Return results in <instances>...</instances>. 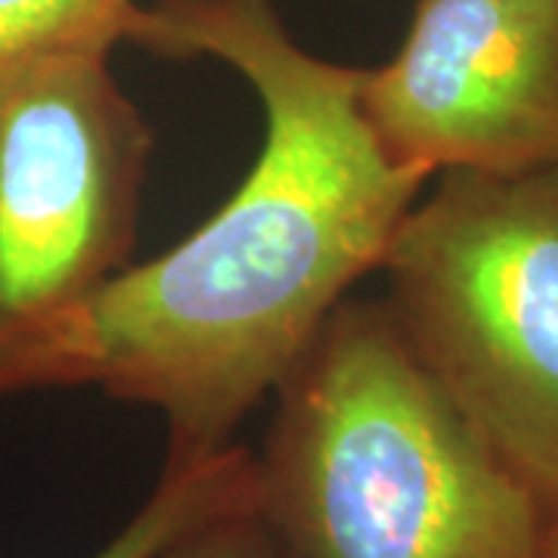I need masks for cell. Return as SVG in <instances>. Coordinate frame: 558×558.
<instances>
[{
    "mask_svg": "<svg viewBox=\"0 0 558 558\" xmlns=\"http://www.w3.org/2000/svg\"><path fill=\"white\" fill-rule=\"evenodd\" d=\"M381 270L418 363L558 521V161L438 174Z\"/></svg>",
    "mask_w": 558,
    "mask_h": 558,
    "instance_id": "3",
    "label": "cell"
},
{
    "mask_svg": "<svg viewBox=\"0 0 558 558\" xmlns=\"http://www.w3.org/2000/svg\"><path fill=\"white\" fill-rule=\"evenodd\" d=\"M128 40L240 72L264 109V146L199 230L131 260L40 344L20 391L97 385L165 416L168 459H199L233 444L348 289L381 270L432 174L379 143L363 69L304 50L274 0H156Z\"/></svg>",
    "mask_w": 558,
    "mask_h": 558,
    "instance_id": "1",
    "label": "cell"
},
{
    "mask_svg": "<svg viewBox=\"0 0 558 558\" xmlns=\"http://www.w3.org/2000/svg\"><path fill=\"white\" fill-rule=\"evenodd\" d=\"M153 131L109 53L0 60V398L131 264Z\"/></svg>",
    "mask_w": 558,
    "mask_h": 558,
    "instance_id": "4",
    "label": "cell"
},
{
    "mask_svg": "<svg viewBox=\"0 0 558 558\" xmlns=\"http://www.w3.org/2000/svg\"><path fill=\"white\" fill-rule=\"evenodd\" d=\"M137 10V0H0V60L47 50L112 53Z\"/></svg>",
    "mask_w": 558,
    "mask_h": 558,
    "instance_id": "7",
    "label": "cell"
},
{
    "mask_svg": "<svg viewBox=\"0 0 558 558\" xmlns=\"http://www.w3.org/2000/svg\"><path fill=\"white\" fill-rule=\"evenodd\" d=\"M543 558H558V521L553 524V534H549V546H546V556Z\"/></svg>",
    "mask_w": 558,
    "mask_h": 558,
    "instance_id": "9",
    "label": "cell"
},
{
    "mask_svg": "<svg viewBox=\"0 0 558 558\" xmlns=\"http://www.w3.org/2000/svg\"><path fill=\"white\" fill-rule=\"evenodd\" d=\"M255 502V457L236 444L199 459H165L156 490L90 558H153L186 531Z\"/></svg>",
    "mask_w": 558,
    "mask_h": 558,
    "instance_id": "6",
    "label": "cell"
},
{
    "mask_svg": "<svg viewBox=\"0 0 558 558\" xmlns=\"http://www.w3.org/2000/svg\"><path fill=\"white\" fill-rule=\"evenodd\" d=\"M258 512L286 558H543L537 497L418 363L388 304L341 301L277 388Z\"/></svg>",
    "mask_w": 558,
    "mask_h": 558,
    "instance_id": "2",
    "label": "cell"
},
{
    "mask_svg": "<svg viewBox=\"0 0 558 558\" xmlns=\"http://www.w3.org/2000/svg\"><path fill=\"white\" fill-rule=\"evenodd\" d=\"M360 106L403 165L519 174L558 161V0H418Z\"/></svg>",
    "mask_w": 558,
    "mask_h": 558,
    "instance_id": "5",
    "label": "cell"
},
{
    "mask_svg": "<svg viewBox=\"0 0 558 558\" xmlns=\"http://www.w3.org/2000/svg\"><path fill=\"white\" fill-rule=\"evenodd\" d=\"M153 558H286L255 506L223 512L171 539Z\"/></svg>",
    "mask_w": 558,
    "mask_h": 558,
    "instance_id": "8",
    "label": "cell"
}]
</instances>
